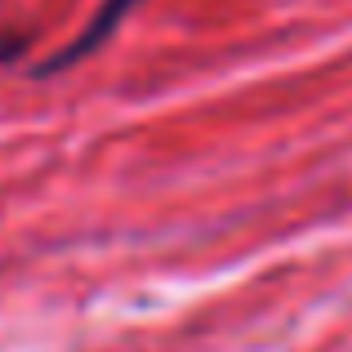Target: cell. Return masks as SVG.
<instances>
[{
	"label": "cell",
	"mask_w": 352,
	"mask_h": 352,
	"mask_svg": "<svg viewBox=\"0 0 352 352\" xmlns=\"http://www.w3.org/2000/svg\"><path fill=\"white\" fill-rule=\"evenodd\" d=\"M134 5H138V0H107V5H103V9H98V14H94V23H89L85 32H80L76 41L67 45V50H63V54H54L50 63H41V76H54V72L72 67V63H76V58H85V54H94L98 45H103L107 36H112V27H116L120 18H125L129 9H134Z\"/></svg>",
	"instance_id": "1"
},
{
	"label": "cell",
	"mask_w": 352,
	"mask_h": 352,
	"mask_svg": "<svg viewBox=\"0 0 352 352\" xmlns=\"http://www.w3.org/2000/svg\"><path fill=\"white\" fill-rule=\"evenodd\" d=\"M23 36H0V58H9V54H18V50H23Z\"/></svg>",
	"instance_id": "2"
}]
</instances>
